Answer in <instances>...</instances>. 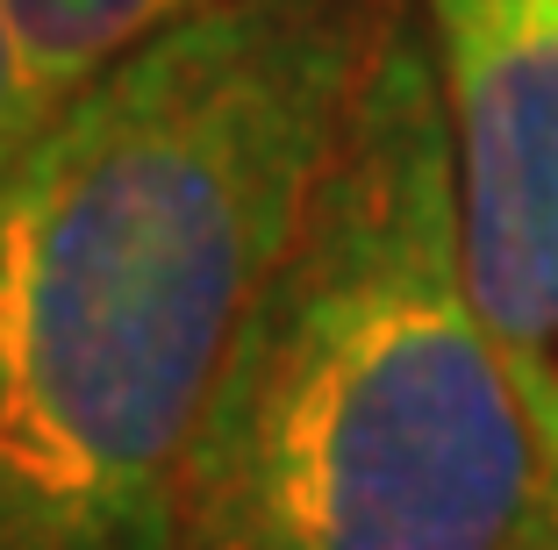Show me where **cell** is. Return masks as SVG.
Instances as JSON below:
<instances>
[{
	"mask_svg": "<svg viewBox=\"0 0 558 550\" xmlns=\"http://www.w3.org/2000/svg\"><path fill=\"white\" fill-rule=\"evenodd\" d=\"M395 0H215L0 179V550H165Z\"/></svg>",
	"mask_w": 558,
	"mask_h": 550,
	"instance_id": "6da1fadb",
	"label": "cell"
},
{
	"mask_svg": "<svg viewBox=\"0 0 558 550\" xmlns=\"http://www.w3.org/2000/svg\"><path fill=\"white\" fill-rule=\"evenodd\" d=\"M165 550H558L544 429L465 279L429 8L395 0L215 387Z\"/></svg>",
	"mask_w": 558,
	"mask_h": 550,
	"instance_id": "7a4b0ae2",
	"label": "cell"
},
{
	"mask_svg": "<svg viewBox=\"0 0 558 550\" xmlns=\"http://www.w3.org/2000/svg\"><path fill=\"white\" fill-rule=\"evenodd\" d=\"M36 130H44V100H36V86H29L15 8L0 0V179H8V164L22 158V144H29Z\"/></svg>",
	"mask_w": 558,
	"mask_h": 550,
	"instance_id": "5b68a950",
	"label": "cell"
},
{
	"mask_svg": "<svg viewBox=\"0 0 558 550\" xmlns=\"http://www.w3.org/2000/svg\"><path fill=\"white\" fill-rule=\"evenodd\" d=\"M22 29V58H29V86L44 114L72 100L94 72L130 58L144 36L172 29V22L201 15L215 0H8Z\"/></svg>",
	"mask_w": 558,
	"mask_h": 550,
	"instance_id": "277c9868",
	"label": "cell"
},
{
	"mask_svg": "<svg viewBox=\"0 0 558 550\" xmlns=\"http://www.w3.org/2000/svg\"><path fill=\"white\" fill-rule=\"evenodd\" d=\"M465 279L558 472V0H429Z\"/></svg>",
	"mask_w": 558,
	"mask_h": 550,
	"instance_id": "3957f363",
	"label": "cell"
}]
</instances>
